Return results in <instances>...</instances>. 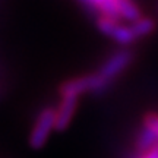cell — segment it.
<instances>
[{
	"instance_id": "9",
	"label": "cell",
	"mask_w": 158,
	"mask_h": 158,
	"mask_svg": "<svg viewBox=\"0 0 158 158\" xmlns=\"http://www.w3.org/2000/svg\"><path fill=\"white\" fill-rule=\"evenodd\" d=\"M142 127L149 130L155 136V139L158 142V113L157 111H148V113L143 114V117H142Z\"/></svg>"
},
{
	"instance_id": "1",
	"label": "cell",
	"mask_w": 158,
	"mask_h": 158,
	"mask_svg": "<svg viewBox=\"0 0 158 158\" xmlns=\"http://www.w3.org/2000/svg\"><path fill=\"white\" fill-rule=\"evenodd\" d=\"M111 81H107L102 78L101 75L95 72V73L89 75H82V76H75L68 81H64L59 86V95L60 98L63 97H73L79 98L84 94H106L110 88H111Z\"/></svg>"
},
{
	"instance_id": "5",
	"label": "cell",
	"mask_w": 158,
	"mask_h": 158,
	"mask_svg": "<svg viewBox=\"0 0 158 158\" xmlns=\"http://www.w3.org/2000/svg\"><path fill=\"white\" fill-rule=\"evenodd\" d=\"M79 98L73 97H63L60 98L59 107L56 108V126L54 130L57 132H64L69 127V124L72 123L73 116L78 108Z\"/></svg>"
},
{
	"instance_id": "3",
	"label": "cell",
	"mask_w": 158,
	"mask_h": 158,
	"mask_svg": "<svg viewBox=\"0 0 158 158\" xmlns=\"http://www.w3.org/2000/svg\"><path fill=\"white\" fill-rule=\"evenodd\" d=\"M95 25L101 34L110 37L120 47H127L129 48L130 45H133L136 43V38L132 34L129 25L122 23L120 19L107 16V15H97Z\"/></svg>"
},
{
	"instance_id": "6",
	"label": "cell",
	"mask_w": 158,
	"mask_h": 158,
	"mask_svg": "<svg viewBox=\"0 0 158 158\" xmlns=\"http://www.w3.org/2000/svg\"><path fill=\"white\" fill-rule=\"evenodd\" d=\"M116 7H117V15L120 21L133 22L143 16L141 7L133 0H116Z\"/></svg>"
},
{
	"instance_id": "4",
	"label": "cell",
	"mask_w": 158,
	"mask_h": 158,
	"mask_svg": "<svg viewBox=\"0 0 158 158\" xmlns=\"http://www.w3.org/2000/svg\"><path fill=\"white\" fill-rule=\"evenodd\" d=\"M133 59H135L133 51L127 48V47H124V48L122 47L120 50H116L104 60V63L98 69V73L107 81L114 82V79L118 78L126 69L129 68L130 63L133 62Z\"/></svg>"
},
{
	"instance_id": "2",
	"label": "cell",
	"mask_w": 158,
	"mask_h": 158,
	"mask_svg": "<svg viewBox=\"0 0 158 158\" xmlns=\"http://www.w3.org/2000/svg\"><path fill=\"white\" fill-rule=\"evenodd\" d=\"M54 126H56V107L47 106V107L41 108V111L38 113L32 124L31 133H29V147L35 151L44 148V145L48 142L51 132L54 130Z\"/></svg>"
},
{
	"instance_id": "7",
	"label": "cell",
	"mask_w": 158,
	"mask_h": 158,
	"mask_svg": "<svg viewBox=\"0 0 158 158\" xmlns=\"http://www.w3.org/2000/svg\"><path fill=\"white\" fill-rule=\"evenodd\" d=\"M130 31L133 37L136 38V41L141 38H145L148 35H151L155 31L157 28V22L154 18H149V16H141L139 19H136L133 22H130L129 25Z\"/></svg>"
},
{
	"instance_id": "10",
	"label": "cell",
	"mask_w": 158,
	"mask_h": 158,
	"mask_svg": "<svg viewBox=\"0 0 158 158\" xmlns=\"http://www.w3.org/2000/svg\"><path fill=\"white\" fill-rule=\"evenodd\" d=\"M133 158H158V143H155L152 148L147 149L145 152L136 154Z\"/></svg>"
},
{
	"instance_id": "8",
	"label": "cell",
	"mask_w": 158,
	"mask_h": 158,
	"mask_svg": "<svg viewBox=\"0 0 158 158\" xmlns=\"http://www.w3.org/2000/svg\"><path fill=\"white\" fill-rule=\"evenodd\" d=\"M155 143H158L155 136L147 130L145 127H141V130L138 132V136H136V141H135V148H136V154H141L145 152L147 149L152 148Z\"/></svg>"
}]
</instances>
